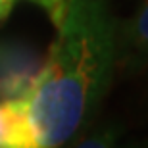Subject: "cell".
<instances>
[{
	"mask_svg": "<svg viewBox=\"0 0 148 148\" xmlns=\"http://www.w3.org/2000/svg\"><path fill=\"white\" fill-rule=\"evenodd\" d=\"M29 2L37 4L38 8H42L48 14V17L52 19L56 29L64 21V17H66L67 10H69V4H71V0H29Z\"/></svg>",
	"mask_w": 148,
	"mask_h": 148,
	"instance_id": "8992f818",
	"label": "cell"
},
{
	"mask_svg": "<svg viewBox=\"0 0 148 148\" xmlns=\"http://www.w3.org/2000/svg\"><path fill=\"white\" fill-rule=\"evenodd\" d=\"M44 56L16 40H0V102L25 98L38 73Z\"/></svg>",
	"mask_w": 148,
	"mask_h": 148,
	"instance_id": "7a4b0ae2",
	"label": "cell"
},
{
	"mask_svg": "<svg viewBox=\"0 0 148 148\" xmlns=\"http://www.w3.org/2000/svg\"><path fill=\"white\" fill-rule=\"evenodd\" d=\"M148 67V0H140L131 16L115 21V69L138 73Z\"/></svg>",
	"mask_w": 148,
	"mask_h": 148,
	"instance_id": "3957f363",
	"label": "cell"
},
{
	"mask_svg": "<svg viewBox=\"0 0 148 148\" xmlns=\"http://www.w3.org/2000/svg\"><path fill=\"white\" fill-rule=\"evenodd\" d=\"M0 148H35L25 98L0 102Z\"/></svg>",
	"mask_w": 148,
	"mask_h": 148,
	"instance_id": "277c9868",
	"label": "cell"
},
{
	"mask_svg": "<svg viewBox=\"0 0 148 148\" xmlns=\"http://www.w3.org/2000/svg\"><path fill=\"white\" fill-rule=\"evenodd\" d=\"M115 71V19L106 0H71L25 96L35 148H69L100 106Z\"/></svg>",
	"mask_w": 148,
	"mask_h": 148,
	"instance_id": "6da1fadb",
	"label": "cell"
},
{
	"mask_svg": "<svg viewBox=\"0 0 148 148\" xmlns=\"http://www.w3.org/2000/svg\"><path fill=\"white\" fill-rule=\"evenodd\" d=\"M115 143H117V129L106 127L79 140L75 148H115Z\"/></svg>",
	"mask_w": 148,
	"mask_h": 148,
	"instance_id": "5b68a950",
	"label": "cell"
},
{
	"mask_svg": "<svg viewBox=\"0 0 148 148\" xmlns=\"http://www.w3.org/2000/svg\"><path fill=\"white\" fill-rule=\"evenodd\" d=\"M14 4H16V0H0V21H4L6 17H8V14L12 12Z\"/></svg>",
	"mask_w": 148,
	"mask_h": 148,
	"instance_id": "52a82bcc",
	"label": "cell"
}]
</instances>
